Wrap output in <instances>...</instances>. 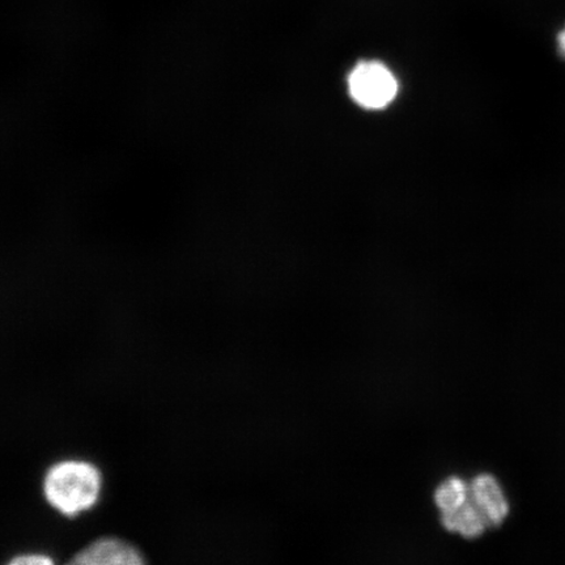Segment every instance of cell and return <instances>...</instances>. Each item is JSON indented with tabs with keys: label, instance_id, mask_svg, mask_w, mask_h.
Masks as SVG:
<instances>
[{
	"label": "cell",
	"instance_id": "obj_1",
	"mask_svg": "<svg viewBox=\"0 0 565 565\" xmlns=\"http://www.w3.org/2000/svg\"><path fill=\"white\" fill-rule=\"evenodd\" d=\"M103 476L94 463L66 459L52 466L44 478V494L55 511L67 518L87 512L100 499Z\"/></svg>",
	"mask_w": 565,
	"mask_h": 565
},
{
	"label": "cell",
	"instance_id": "obj_2",
	"mask_svg": "<svg viewBox=\"0 0 565 565\" xmlns=\"http://www.w3.org/2000/svg\"><path fill=\"white\" fill-rule=\"evenodd\" d=\"M349 87L353 100L366 109L385 108L398 92L392 71L376 61L359 63L352 70Z\"/></svg>",
	"mask_w": 565,
	"mask_h": 565
},
{
	"label": "cell",
	"instance_id": "obj_3",
	"mask_svg": "<svg viewBox=\"0 0 565 565\" xmlns=\"http://www.w3.org/2000/svg\"><path fill=\"white\" fill-rule=\"evenodd\" d=\"M71 564L77 565H140L145 557L137 547L118 539H102L77 553Z\"/></svg>",
	"mask_w": 565,
	"mask_h": 565
},
{
	"label": "cell",
	"instance_id": "obj_4",
	"mask_svg": "<svg viewBox=\"0 0 565 565\" xmlns=\"http://www.w3.org/2000/svg\"><path fill=\"white\" fill-rule=\"evenodd\" d=\"M470 492L489 525L499 526L510 512V505L498 480L489 475L479 476L472 480Z\"/></svg>",
	"mask_w": 565,
	"mask_h": 565
},
{
	"label": "cell",
	"instance_id": "obj_5",
	"mask_svg": "<svg viewBox=\"0 0 565 565\" xmlns=\"http://www.w3.org/2000/svg\"><path fill=\"white\" fill-rule=\"evenodd\" d=\"M443 524L449 532L459 533L466 539H477L489 525L476 501L470 498L457 510L443 513Z\"/></svg>",
	"mask_w": 565,
	"mask_h": 565
},
{
	"label": "cell",
	"instance_id": "obj_6",
	"mask_svg": "<svg viewBox=\"0 0 565 565\" xmlns=\"http://www.w3.org/2000/svg\"><path fill=\"white\" fill-rule=\"evenodd\" d=\"M469 498L470 486L459 478L445 480L435 494L436 504L443 513L457 510Z\"/></svg>",
	"mask_w": 565,
	"mask_h": 565
},
{
	"label": "cell",
	"instance_id": "obj_7",
	"mask_svg": "<svg viewBox=\"0 0 565 565\" xmlns=\"http://www.w3.org/2000/svg\"><path fill=\"white\" fill-rule=\"evenodd\" d=\"M13 565H49L54 564L51 556L46 554H21L10 561Z\"/></svg>",
	"mask_w": 565,
	"mask_h": 565
},
{
	"label": "cell",
	"instance_id": "obj_8",
	"mask_svg": "<svg viewBox=\"0 0 565 565\" xmlns=\"http://www.w3.org/2000/svg\"><path fill=\"white\" fill-rule=\"evenodd\" d=\"M556 49L565 60V24L559 32L556 34Z\"/></svg>",
	"mask_w": 565,
	"mask_h": 565
}]
</instances>
